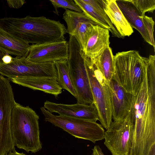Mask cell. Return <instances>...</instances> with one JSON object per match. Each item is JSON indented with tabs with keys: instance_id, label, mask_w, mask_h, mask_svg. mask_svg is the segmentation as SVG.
I'll use <instances>...</instances> for the list:
<instances>
[{
	"instance_id": "obj_1",
	"label": "cell",
	"mask_w": 155,
	"mask_h": 155,
	"mask_svg": "<svg viewBox=\"0 0 155 155\" xmlns=\"http://www.w3.org/2000/svg\"><path fill=\"white\" fill-rule=\"evenodd\" d=\"M143 81L137 94L133 95L131 114L134 138L129 155H147L155 144V56L146 59Z\"/></svg>"
},
{
	"instance_id": "obj_2",
	"label": "cell",
	"mask_w": 155,
	"mask_h": 155,
	"mask_svg": "<svg viewBox=\"0 0 155 155\" xmlns=\"http://www.w3.org/2000/svg\"><path fill=\"white\" fill-rule=\"evenodd\" d=\"M3 30L33 44H41L65 39L66 28L59 21L43 16L27 15L22 18H0Z\"/></svg>"
},
{
	"instance_id": "obj_3",
	"label": "cell",
	"mask_w": 155,
	"mask_h": 155,
	"mask_svg": "<svg viewBox=\"0 0 155 155\" xmlns=\"http://www.w3.org/2000/svg\"><path fill=\"white\" fill-rule=\"evenodd\" d=\"M39 116L28 106L16 102L12 112L10 127L15 147L35 153L42 148Z\"/></svg>"
},
{
	"instance_id": "obj_4",
	"label": "cell",
	"mask_w": 155,
	"mask_h": 155,
	"mask_svg": "<svg viewBox=\"0 0 155 155\" xmlns=\"http://www.w3.org/2000/svg\"><path fill=\"white\" fill-rule=\"evenodd\" d=\"M112 79L134 96L138 92L146 72V57L136 50L118 52L114 56Z\"/></svg>"
},
{
	"instance_id": "obj_5",
	"label": "cell",
	"mask_w": 155,
	"mask_h": 155,
	"mask_svg": "<svg viewBox=\"0 0 155 155\" xmlns=\"http://www.w3.org/2000/svg\"><path fill=\"white\" fill-rule=\"evenodd\" d=\"M67 60L70 78L76 94L77 103L94 104L84 63V55L79 44L69 35Z\"/></svg>"
},
{
	"instance_id": "obj_6",
	"label": "cell",
	"mask_w": 155,
	"mask_h": 155,
	"mask_svg": "<svg viewBox=\"0 0 155 155\" xmlns=\"http://www.w3.org/2000/svg\"><path fill=\"white\" fill-rule=\"evenodd\" d=\"M84 61L99 120L103 127L107 130L112 121L110 95L107 82L90 58L84 56Z\"/></svg>"
},
{
	"instance_id": "obj_7",
	"label": "cell",
	"mask_w": 155,
	"mask_h": 155,
	"mask_svg": "<svg viewBox=\"0 0 155 155\" xmlns=\"http://www.w3.org/2000/svg\"><path fill=\"white\" fill-rule=\"evenodd\" d=\"M45 120L61 128L78 138L87 140L94 143L104 139L105 131L100 124L94 122L61 115H56L40 108Z\"/></svg>"
},
{
	"instance_id": "obj_8",
	"label": "cell",
	"mask_w": 155,
	"mask_h": 155,
	"mask_svg": "<svg viewBox=\"0 0 155 155\" xmlns=\"http://www.w3.org/2000/svg\"><path fill=\"white\" fill-rule=\"evenodd\" d=\"M10 80L0 74V155L15 150L11 130L12 112L16 102Z\"/></svg>"
},
{
	"instance_id": "obj_9",
	"label": "cell",
	"mask_w": 155,
	"mask_h": 155,
	"mask_svg": "<svg viewBox=\"0 0 155 155\" xmlns=\"http://www.w3.org/2000/svg\"><path fill=\"white\" fill-rule=\"evenodd\" d=\"M133 138V123L130 111L123 118L112 122L105 132L104 144L112 155H129Z\"/></svg>"
},
{
	"instance_id": "obj_10",
	"label": "cell",
	"mask_w": 155,
	"mask_h": 155,
	"mask_svg": "<svg viewBox=\"0 0 155 155\" xmlns=\"http://www.w3.org/2000/svg\"><path fill=\"white\" fill-rule=\"evenodd\" d=\"M0 74L9 80L16 77H41L58 80L54 62L34 63L28 61L26 57L12 58L11 62H0Z\"/></svg>"
},
{
	"instance_id": "obj_11",
	"label": "cell",
	"mask_w": 155,
	"mask_h": 155,
	"mask_svg": "<svg viewBox=\"0 0 155 155\" xmlns=\"http://www.w3.org/2000/svg\"><path fill=\"white\" fill-rule=\"evenodd\" d=\"M68 42L65 39L41 44L30 45L27 60L34 63L55 62L67 60Z\"/></svg>"
},
{
	"instance_id": "obj_12",
	"label": "cell",
	"mask_w": 155,
	"mask_h": 155,
	"mask_svg": "<svg viewBox=\"0 0 155 155\" xmlns=\"http://www.w3.org/2000/svg\"><path fill=\"white\" fill-rule=\"evenodd\" d=\"M116 2L131 26L138 31L144 40L153 47L149 36L153 33L154 22L152 18L143 15L131 0H116Z\"/></svg>"
},
{
	"instance_id": "obj_13",
	"label": "cell",
	"mask_w": 155,
	"mask_h": 155,
	"mask_svg": "<svg viewBox=\"0 0 155 155\" xmlns=\"http://www.w3.org/2000/svg\"><path fill=\"white\" fill-rule=\"evenodd\" d=\"M109 31L98 25H91L84 37L82 49L87 57L93 59L109 47Z\"/></svg>"
},
{
	"instance_id": "obj_14",
	"label": "cell",
	"mask_w": 155,
	"mask_h": 155,
	"mask_svg": "<svg viewBox=\"0 0 155 155\" xmlns=\"http://www.w3.org/2000/svg\"><path fill=\"white\" fill-rule=\"evenodd\" d=\"M44 107L51 113H56L60 115L94 122L99 120L98 111L94 104H66L47 101Z\"/></svg>"
},
{
	"instance_id": "obj_15",
	"label": "cell",
	"mask_w": 155,
	"mask_h": 155,
	"mask_svg": "<svg viewBox=\"0 0 155 155\" xmlns=\"http://www.w3.org/2000/svg\"><path fill=\"white\" fill-rule=\"evenodd\" d=\"M110 90L114 120L125 117L130 112L133 95L127 92L115 81L107 82Z\"/></svg>"
},
{
	"instance_id": "obj_16",
	"label": "cell",
	"mask_w": 155,
	"mask_h": 155,
	"mask_svg": "<svg viewBox=\"0 0 155 155\" xmlns=\"http://www.w3.org/2000/svg\"><path fill=\"white\" fill-rule=\"evenodd\" d=\"M63 19L67 25L66 33L76 39L81 48L84 37L88 28L91 25H99L82 12L66 10Z\"/></svg>"
},
{
	"instance_id": "obj_17",
	"label": "cell",
	"mask_w": 155,
	"mask_h": 155,
	"mask_svg": "<svg viewBox=\"0 0 155 155\" xmlns=\"http://www.w3.org/2000/svg\"><path fill=\"white\" fill-rule=\"evenodd\" d=\"M13 83L34 90H39L54 95L56 98L62 92L57 80L53 78L41 77H22L10 80Z\"/></svg>"
},
{
	"instance_id": "obj_18",
	"label": "cell",
	"mask_w": 155,
	"mask_h": 155,
	"mask_svg": "<svg viewBox=\"0 0 155 155\" xmlns=\"http://www.w3.org/2000/svg\"><path fill=\"white\" fill-rule=\"evenodd\" d=\"M112 23L123 38L134 32L133 28L117 6L116 0H98Z\"/></svg>"
},
{
	"instance_id": "obj_19",
	"label": "cell",
	"mask_w": 155,
	"mask_h": 155,
	"mask_svg": "<svg viewBox=\"0 0 155 155\" xmlns=\"http://www.w3.org/2000/svg\"><path fill=\"white\" fill-rule=\"evenodd\" d=\"M30 48L29 44L5 31L0 27V50L16 57H26Z\"/></svg>"
},
{
	"instance_id": "obj_20",
	"label": "cell",
	"mask_w": 155,
	"mask_h": 155,
	"mask_svg": "<svg viewBox=\"0 0 155 155\" xmlns=\"http://www.w3.org/2000/svg\"><path fill=\"white\" fill-rule=\"evenodd\" d=\"M74 1L82 12L99 26L108 30L114 37L122 38L107 15L101 14L83 0H74Z\"/></svg>"
},
{
	"instance_id": "obj_21",
	"label": "cell",
	"mask_w": 155,
	"mask_h": 155,
	"mask_svg": "<svg viewBox=\"0 0 155 155\" xmlns=\"http://www.w3.org/2000/svg\"><path fill=\"white\" fill-rule=\"evenodd\" d=\"M114 56L111 48H107L99 56L91 60L107 82L112 79L114 71Z\"/></svg>"
},
{
	"instance_id": "obj_22",
	"label": "cell",
	"mask_w": 155,
	"mask_h": 155,
	"mask_svg": "<svg viewBox=\"0 0 155 155\" xmlns=\"http://www.w3.org/2000/svg\"><path fill=\"white\" fill-rule=\"evenodd\" d=\"M54 63L57 70L58 84L76 98V94L70 78L67 60L58 61Z\"/></svg>"
},
{
	"instance_id": "obj_23",
	"label": "cell",
	"mask_w": 155,
	"mask_h": 155,
	"mask_svg": "<svg viewBox=\"0 0 155 155\" xmlns=\"http://www.w3.org/2000/svg\"><path fill=\"white\" fill-rule=\"evenodd\" d=\"M55 9L54 12L58 15V9L63 8L65 10L68 9L76 12H82L79 7L73 0H50Z\"/></svg>"
},
{
	"instance_id": "obj_24",
	"label": "cell",
	"mask_w": 155,
	"mask_h": 155,
	"mask_svg": "<svg viewBox=\"0 0 155 155\" xmlns=\"http://www.w3.org/2000/svg\"><path fill=\"white\" fill-rule=\"evenodd\" d=\"M131 0L143 15H145V13L146 12L153 13L155 10V0Z\"/></svg>"
},
{
	"instance_id": "obj_25",
	"label": "cell",
	"mask_w": 155,
	"mask_h": 155,
	"mask_svg": "<svg viewBox=\"0 0 155 155\" xmlns=\"http://www.w3.org/2000/svg\"><path fill=\"white\" fill-rule=\"evenodd\" d=\"M7 1L10 8L16 9L21 8L26 2L24 0H8Z\"/></svg>"
},
{
	"instance_id": "obj_26",
	"label": "cell",
	"mask_w": 155,
	"mask_h": 155,
	"mask_svg": "<svg viewBox=\"0 0 155 155\" xmlns=\"http://www.w3.org/2000/svg\"><path fill=\"white\" fill-rule=\"evenodd\" d=\"M92 150V155H104L101 149L98 145H95Z\"/></svg>"
},
{
	"instance_id": "obj_27",
	"label": "cell",
	"mask_w": 155,
	"mask_h": 155,
	"mask_svg": "<svg viewBox=\"0 0 155 155\" xmlns=\"http://www.w3.org/2000/svg\"><path fill=\"white\" fill-rule=\"evenodd\" d=\"M12 57L8 54H6L5 55L2 59V61L6 64L11 63L12 61Z\"/></svg>"
},
{
	"instance_id": "obj_28",
	"label": "cell",
	"mask_w": 155,
	"mask_h": 155,
	"mask_svg": "<svg viewBox=\"0 0 155 155\" xmlns=\"http://www.w3.org/2000/svg\"><path fill=\"white\" fill-rule=\"evenodd\" d=\"M147 155H155V144L151 147Z\"/></svg>"
},
{
	"instance_id": "obj_29",
	"label": "cell",
	"mask_w": 155,
	"mask_h": 155,
	"mask_svg": "<svg viewBox=\"0 0 155 155\" xmlns=\"http://www.w3.org/2000/svg\"><path fill=\"white\" fill-rule=\"evenodd\" d=\"M7 155H27L23 153H20L16 151L15 150L12 151L8 153Z\"/></svg>"
},
{
	"instance_id": "obj_30",
	"label": "cell",
	"mask_w": 155,
	"mask_h": 155,
	"mask_svg": "<svg viewBox=\"0 0 155 155\" xmlns=\"http://www.w3.org/2000/svg\"><path fill=\"white\" fill-rule=\"evenodd\" d=\"M6 54L4 53L0 50V62L2 61V59L3 57Z\"/></svg>"
}]
</instances>
